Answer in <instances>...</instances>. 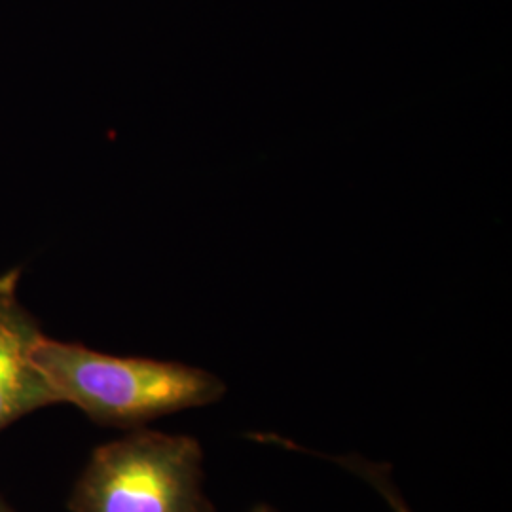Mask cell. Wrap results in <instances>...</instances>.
<instances>
[{
	"label": "cell",
	"instance_id": "cell-1",
	"mask_svg": "<svg viewBox=\"0 0 512 512\" xmlns=\"http://www.w3.org/2000/svg\"><path fill=\"white\" fill-rule=\"evenodd\" d=\"M35 363L57 404H73L109 427H141L188 408L219 403L226 385L196 366L145 357H116L42 334Z\"/></svg>",
	"mask_w": 512,
	"mask_h": 512
},
{
	"label": "cell",
	"instance_id": "cell-2",
	"mask_svg": "<svg viewBox=\"0 0 512 512\" xmlns=\"http://www.w3.org/2000/svg\"><path fill=\"white\" fill-rule=\"evenodd\" d=\"M203 450L186 435L137 429L99 446L74 486L73 512H215Z\"/></svg>",
	"mask_w": 512,
	"mask_h": 512
},
{
	"label": "cell",
	"instance_id": "cell-3",
	"mask_svg": "<svg viewBox=\"0 0 512 512\" xmlns=\"http://www.w3.org/2000/svg\"><path fill=\"white\" fill-rule=\"evenodd\" d=\"M19 272L0 277V431L38 408L57 404L35 363L42 332L18 298Z\"/></svg>",
	"mask_w": 512,
	"mask_h": 512
},
{
	"label": "cell",
	"instance_id": "cell-4",
	"mask_svg": "<svg viewBox=\"0 0 512 512\" xmlns=\"http://www.w3.org/2000/svg\"><path fill=\"white\" fill-rule=\"evenodd\" d=\"M251 439L258 442H270V444H279L287 450H298V452H310L308 448L296 444L293 440H287L279 435H266V433H258L251 435ZM311 456H319L321 459H329L332 463L340 465L342 469H346L349 473L359 476L361 480H365L368 486H372L378 494L382 495L385 503L391 507L393 512H412L408 507L406 499H404L401 490L395 486V480L391 476V467L384 463H376L370 459L357 456V454H348V456H329V454H317L310 452Z\"/></svg>",
	"mask_w": 512,
	"mask_h": 512
},
{
	"label": "cell",
	"instance_id": "cell-5",
	"mask_svg": "<svg viewBox=\"0 0 512 512\" xmlns=\"http://www.w3.org/2000/svg\"><path fill=\"white\" fill-rule=\"evenodd\" d=\"M249 512H277L275 509H272L270 505H264V503H258V505H255L253 509Z\"/></svg>",
	"mask_w": 512,
	"mask_h": 512
},
{
	"label": "cell",
	"instance_id": "cell-6",
	"mask_svg": "<svg viewBox=\"0 0 512 512\" xmlns=\"http://www.w3.org/2000/svg\"><path fill=\"white\" fill-rule=\"evenodd\" d=\"M0 512H14L8 505H6V501L0 497Z\"/></svg>",
	"mask_w": 512,
	"mask_h": 512
}]
</instances>
